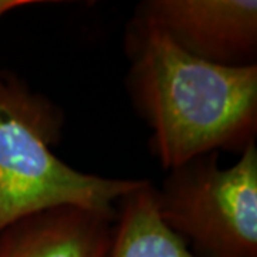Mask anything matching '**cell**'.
Listing matches in <instances>:
<instances>
[{
  "instance_id": "cell-1",
  "label": "cell",
  "mask_w": 257,
  "mask_h": 257,
  "mask_svg": "<svg viewBox=\"0 0 257 257\" xmlns=\"http://www.w3.org/2000/svg\"><path fill=\"white\" fill-rule=\"evenodd\" d=\"M132 100L166 170L197 157L241 153L257 132V64L224 66L186 52L146 16L128 28Z\"/></svg>"
},
{
  "instance_id": "cell-2",
  "label": "cell",
  "mask_w": 257,
  "mask_h": 257,
  "mask_svg": "<svg viewBox=\"0 0 257 257\" xmlns=\"http://www.w3.org/2000/svg\"><path fill=\"white\" fill-rule=\"evenodd\" d=\"M63 123L49 97L0 69V231L60 207L116 219L120 200L147 182L84 173L64 163L52 150Z\"/></svg>"
},
{
  "instance_id": "cell-3",
  "label": "cell",
  "mask_w": 257,
  "mask_h": 257,
  "mask_svg": "<svg viewBox=\"0 0 257 257\" xmlns=\"http://www.w3.org/2000/svg\"><path fill=\"white\" fill-rule=\"evenodd\" d=\"M230 167L219 155L197 157L157 192L166 226L202 257H257V147L250 143Z\"/></svg>"
},
{
  "instance_id": "cell-4",
  "label": "cell",
  "mask_w": 257,
  "mask_h": 257,
  "mask_svg": "<svg viewBox=\"0 0 257 257\" xmlns=\"http://www.w3.org/2000/svg\"><path fill=\"white\" fill-rule=\"evenodd\" d=\"M140 13L211 63L244 66L256 55V0H150Z\"/></svg>"
},
{
  "instance_id": "cell-5",
  "label": "cell",
  "mask_w": 257,
  "mask_h": 257,
  "mask_svg": "<svg viewBox=\"0 0 257 257\" xmlns=\"http://www.w3.org/2000/svg\"><path fill=\"white\" fill-rule=\"evenodd\" d=\"M116 219L60 207L0 231V257H106Z\"/></svg>"
},
{
  "instance_id": "cell-6",
  "label": "cell",
  "mask_w": 257,
  "mask_h": 257,
  "mask_svg": "<svg viewBox=\"0 0 257 257\" xmlns=\"http://www.w3.org/2000/svg\"><path fill=\"white\" fill-rule=\"evenodd\" d=\"M156 190L147 180L120 200L106 257H202L162 220Z\"/></svg>"
},
{
  "instance_id": "cell-7",
  "label": "cell",
  "mask_w": 257,
  "mask_h": 257,
  "mask_svg": "<svg viewBox=\"0 0 257 257\" xmlns=\"http://www.w3.org/2000/svg\"><path fill=\"white\" fill-rule=\"evenodd\" d=\"M39 3H43V2H37V0H0V19L6 16L10 12H13V10L39 5Z\"/></svg>"
}]
</instances>
